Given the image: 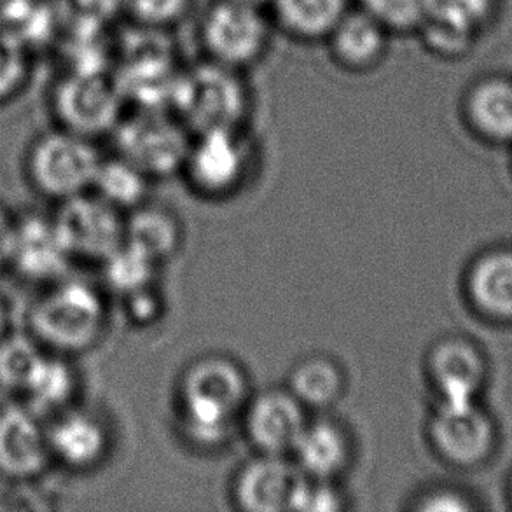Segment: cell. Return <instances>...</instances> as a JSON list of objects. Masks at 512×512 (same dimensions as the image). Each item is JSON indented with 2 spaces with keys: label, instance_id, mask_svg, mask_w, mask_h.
<instances>
[{
  "label": "cell",
  "instance_id": "obj_10",
  "mask_svg": "<svg viewBox=\"0 0 512 512\" xmlns=\"http://www.w3.org/2000/svg\"><path fill=\"white\" fill-rule=\"evenodd\" d=\"M250 156L252 149L243 128L208 130L193 135L184 168L201 193L219 196L242 184Z\"/></svg>",
  "mask_w": 512,
  "mask_h": 512
},
{
  "label": "cell",
  "instance_id": "obj_11",
  "mask_svg": "<svg viewBox=\"0 0 512 512\" xmlns=\"http://www.w3.org/2000/svg\"><path fill=\"white\" fill-rule=\"evenodd\" d=\"M243 425L252 446L266 455H292L305 430L306 408L289 388H270L250 397Z\"/></svg>",
  "mask_w": 512,
  "mask_h": 512
},
{
  "label": "cell",
  "instance_id": "obj_14",
  "mask_svg": "<svg viewBox=\"0 0 512 512\" xmlns=\"http://www.w3.org/2000/svg\"><path fill=\"white\" fill-rule=\"evenodd\" d=\"M390 37L387 28L355 6L327 37V51L338 69L369 74L385 62Z\"/></svg>",
  "mask_w": 512,
  "mask_h": 512
},
{
  "label": "cell",
  "instance_id": "obj_28",
  "mask_svg": "<svg viewBox=\"0 0 512 512\" xmlns=\"http://www.w3.org/2000/svg\"><path fill=\"white\" fill-rule=\"evenodd\" d=\"M76 390L74 371L67 362L42 355L25 392L37 408L56 409L69 401Z\"/></svg>",
  "mask_w": 512,
  "mask_h": 512
},
{
  "label": "cell",
  "instance_id": "obj_9",
  "mask_svg": "<svg viewBox=\"0 0 512 512\" xmlns=\"http://www.w3.org/2000/svg\"><path fill=\"white\" fill-rule=\"evenodd\" d=\"M65 247L74 257L104 263L125 242V219L119 208L98 194L67 198L55 219Z\"/></svg>",
  "mask_w": 512,
  "mask_h": 512
},
{
  "label": "cell",
  "instance_id": "obj_1",
  "mask_svg": "<svg viewBox=\"0 0 512 512\" xmlns=\"http://www.w3.org/2000/svg\"><path fill=\"white\" fill-rule=\"evenodd\" d=\"M182 427L201 446L224 443L250 399L249 381L235 360L207 355L194 360L179 387Z\"/></svg>",
  "mask_w": 512,
  "mask_h": 512
},
{
  "label": "cell",
  "instance_id": "obj_24",
  "mask_svg": "<svg viewBox=\"0 0 512 512\" xmlns=\"http://www.w3.org/2000/svg\"><path fill=\"white\" fill-rule=\"evenodd\" d=\"M467 112L486 137L512 139V84L504 79L479 83L467 98Z\"/></svg>",
  "mask_w": 512,
  "mask_h": 512
},
{
  "label": "cell",
  "instance_id": "obj_22",
  "mask_svg": "<svg viewBox=\"0 0 512 512\" xmlns=\"http://www.w3.org/2000/svg\"><path fill=\"white\" fill-rule=\"evenodd\" d=\"M125 242L160 263L179 247V222L167 208L142 203L125 219Z\"/></svg>",
  "mask_w": 512,
  "mask_h": 512
},
{
  "label": "cell",
  "instance_id": "obj_4",
  "mask_svg": "<svg viewBox=\"0 0 512 512\" xmlns=\"http://www.w3.org/2000/svg\"><path fill=\"white\" fill-rule=\"evenodd\" d=\"M114 142L121 158L133 163L147 177H165L184 168L193 133L167 109H126L114 128Z\"/></svg>",
  "mask_w": 512,
  "mask_h": 512
},
{
  "label": "cell",
  "instance_id": "obj_33",
  "mask_svg": "<svg viewBox=\"0 0 512 512\" xmlns=\"http://www.w3.org/2000/svg\"><path fill=\"white\" fill-rule=\"evenodd\" d=\"M193 0H125L123 14L133 25L170 30L186 18Z\"/></svg>",
  "mask_w": 512,
  "mask_h": 512
},
{
  "label": "cell",
  "instance_id": "obj_18",
  "mask_svg": "<svg viewBox=\"0 0 512 512\" xmlns=\"http://www.w3.org/2000/svg\"><path fill=\"white\" fill-rule=\"evenodd\" d=\"M292 455L308 478L336 481L352 462V437L333 418L310 420Z\"/></svg>",
  "mask_w": 512,
  "mask_h": 512
},
{
  "label": "cell",
  "instance_id": "obj_2",
  "mask_svg": "<svg viewBox=\"0 0 512 512\" xmlns=\"http://www.w3.org/2000/svg\"><path fill=\"white\" fill-rule=\"evenodd\" d=\"M180 72L177 49L168 30L132 23L116 42L112 74L126 107L172 111Z\"/></svg>",
  "mask_w": 512,
  "mask_h": 512
},
{
  "label": "cell",
  "instance_id": "obj_31",
  "mask_svg": "<svg viewBox=\"0 0 512 512\" xmlns=\"http://www.w3.org/2000/svg\"><path fill=\"white\" fill-rule=\"evenodd\" d=\"M42 353L27 336H11L0 343V385L25 390Z\"/></svg>",
  "mask_w": 512,
  "mask_h": 512
},
{
  "label": "cell",
  "instance_id": "obj_16",
  "mask_svg": "<svg viewBox=\"0 0 512 512\" xmlns=\"http://www.w3.org/2000/svg\"><path fill=\"white\" fill-rule=\"evenodd\" d=\"M11 261L32 280H60L69 271L72 256L55 221L34 215L14 226Z\"/></svg>",
  "mask_w": 512,
  "mask_h": 512
},
{
  "label": "cell",
  "instance_id": "obj_17",
  "mask_svg": "<svg viewBox=\"0 0 512 512\" xmlns=\"http://www.w3.org/2000/svg\"><path fill=\"white\" fill-rule=\"evenodd\" d=\"M495 0H436V7L418 34L441 56H457L471 46L493 13Z\"/></svg>",
  "mask_w": 512,
  "mask_h": 512
},
{
  "label": "cell",
  "instance_id": "obj_7",
  "mask_svg": "<svg viewBox=\"0 0 512 512\" xmlns=\"http://www.w3.org/2000/svg\"><path fill=\"white\" fill-rule=\"evenodd\" d=\"M51 104L63 130L88 139L114 132L128 109L112 70H63L51 91Z\"/></svg>",
  "mask_w": 512,
  "mask_h": 512
},
{
  "label": "cell",
  "instance_id": "obj_8",
  "mask_svg": "<svg viewBox=\"0 0 512 512\" xmlns=\"http://www.w3.org/2000/svg\"><path fill=\"white\" fill-rule=\"evenodd\" d=\"M100 163L91 139L63 128L37 140L30 154V172L37 186L63 200L93 187Z\"/></svg>",
  "mask_w": 512,
  "mask_h": 512
},
{
  "label": "cell",
  "instance_id": "obj_38",
  "mask_svg": "<svg viewBox=\"0 0 512 512\" xmlns=\"http://www.w3.org/2000/svg\"><path fill=\"white\" fill-rule=\"evenodd\" d=\"M236 2H243V4H250V6L263 7V9H266L268 4H270V0H236Z\"/></svg>",
  "mask_w": 512,
  "mask_h": 512
},
{
  "label": "cell",
  "instance_id": "obj_35",
  "mask_svg": "<svg viewBox=\"0 0 512 512\" xmlns=\"http://www.w3.org/2000/svg\"><path fill=\"white\" fill-rule=\"evenodd\" d=\"M128 299V312L130 317L142 324H149L151 320L156 319V315L160 313V299L154 294L153 285L142 289V291L133 292Z\"/></svg>",
  "mask_w": 512,
  "mask_h": 512
},
{
  "label": "cell",
  "instance_id": "obj_19",
  "mask_svg": "<svg viewBox=\"0 0 512 512\" xmlns=\"http://www.w3.org/2000/svg\"><path fill=\"white\" fill-rule=\"evenodd\" d=\"M429 367L441 401H474L485 380L481 355L464 340L441 341L430 353Z\"/></svg>",
  "mask_w": 512,
  "mask_h": 512
},
{
  "label": "cell",
  "instance_id": "obj_3",
  "mask_svg": "<svg viewBox=\"0 0 512 512\" xmlns=\"http://www.w3.org/2000/svg\"><path fill=\"white\" fill-rule=\"evenodd\" d=\"M252 97L240 70L203 62L182 69L172 111L193 135L221 128H243Z\"/></svg>",
  "mask_w": 512,
  "mask_h": 512
},
{
  "label": "cell",
  "instance_id": "obj_29",
  "mask_svg": "<svg viewBox=\"0 0 512 512\" xmlns=\"http://www.w3.org/2000/svg\"><path fill=\"white\" fill-rule=\"evenodd\" d=\"M390 35L418 34L436 7V0H353Z\"/></svg>",
  "mask_w": 512,
  "mask_h": 512
},
{
  "label": "cell",
  "instance_id": "obj_6",
  "mask_svg": "<svg viewBox=\"0 0 512 512\" xmlns=\"http://www.w3.org/2000/svg\"><path fill=\"white\" fill-rule=\"evenodd\" d=\"M30 322L46 345L79 352L90 348L104 331V301L83 280H63L35 305Z\"/></svg>",
  "mask_w": 512,
  "mask_h": 512
},
{
  "label": "cell",
  "instance_id": "obj_32",
  "mask_svg": "<svg viewBox=\"0 0 512 512\" xmlns=\"http://www.w3.org/2000/svg\"><path fill=\"white\" fill-rule=\"evenodd\" d=\"M32 76V53L0 28V104L16 97Z\"/></svg>",
  "mask_w": 512,
  "mask_h": 512
},
{
  "label": "cell",
  "instance_id": "obj_36",
  "mask_svg": "<svg viewBox=\"0 0 512 512\" xmlns=\"http://www.w3.org/2000/svg\"><path fill=\"white\" fill-rule=\"evenodd\" d=\"M420 511H465L469 509V502L455 492H434L423 497L418 504Z\"/></svg>",
  "mask_w": 512,
  "mask_h": 512
},
{
  "label": "cell",
  "instance_id": "obj_34",
  "mask_svg": "<svg viewBox=\"0 0 512 512\" xmlns=\"http://www.w3.org/2000/svg\"><path fill=\"white\" fill-rule=\"evenodd\" d=\"M345 507V497L334 481L303 476L292 500L291 511L334 512Z\"/></svg>",
  "mask_w": 512,
  "mask_h": 512
},
{
  "label": "cell",
  "instance_id": "obj_39",
  "mask_svg": "<svg viewBox=\"0 0 512 512\" xmlns=\"http://www.w3.org/2000/svg\"><path fill=\"white\" fill-rule=\"evenodd\" d=\"M4 327H6V308H4V303L0 299V334L4 331Z\"/></svg>",
  "mask_w": 512,
  "mask_h": 512
},
{
  "label": "cell",
  "instance_id": "obj_12",
  "mask_svg": "<svg viewBox=\"0 0 512 512\" xmlns=\"http://www.w3.org/2000/svg\"><path fill=\"white\" fill-rule=\"evenodd\" d=\"M430 437L446 460L476 464L492 448V423L474 401H441L430 422Z\"/></svg>",
  "mask_w": 512,
  "mask_h": 512
},
{
  "label": "cell",
  "instance_id": "obj_13",
  "mask_svg": "<svg viewBox=\"0 0 512 512\" xmlns=\"http://www.w3.org/2000/svg\"><path fill=\"white\" fill-rule=\"evenodd\" d=\"M296 462L284 455H266L252 458L236 474L233 495L243 511H291L292 500L303 479Z\"/></svg>",
  "mask_w": 512,
  "mask_h": 512
},
{
  "label": "cell",
  "instance_id": "obj_20",
  "mask_svg": "<svg viewBox=\"0 0 512 512\" xmlns=\"http://www.w3.org/2000/svg\"><path fill=\"white\" fill-rule=\"evenodd\" d=\"M353 0H270L273 27L299 42H326Z\"/></svg>",
  "mask_w": 512,
  "mask_h": 512
},
{
  "label": "cell",
  "instance_id": "obj_37",
  "mask_svg": "<svg viewBox=\"0 0 512 512\" xmlns=\"http://www.w3.org/2000/svg\"><path fill=\"white\" fill-rule=\"evenodd\" d=\"M13 238L14 224H11L7 215L0 210V268L11 261Z\"/></svg>",
  "mask_w": 512,
  "mask_h": 512
},
{
  "label": "cell",
  "instance_id": "obj_23",
  "mask_svg": "<svg viewBox=\"0 0 512 512\" xmlns=\"http://www.w3.org/2000/svg\"><path fill=\"white\" fill-rule=\"evenodd\" d=\"M287 388L306 409H327L340 401L345 374L331 357L312 355L294 366Z\"/></svg>",
  "mask_w": 512,
  "mask_h": 512
},
{
  "label": "cell",
  "instance_id": "obj_25",
  "mask_svg": "<svg viewBox=\"0 0 512 512\" xmlns=\"http://www.w3.org/2000/svg\"><path fill=\"white\" fill-rule=\"evenodd\" d=\"M469 287L472 298L485 312L512 317V252L481 259L472 270Z\"/></svg>",
  "mask_w": 512,
  "mask_h": 512
},
{
  "label": "cell",
  "instance_id": "obj_5",
  "mask_svg": "<svg viewBox=\"0 0 512 512\" xmlns=\"http://www.w3.org/2000/svg\"><path fill=\"white\" fill-rule=\"evenodd\" d=\"M270 14L236 0H212L200 21V42L210 62L243 70L261 62L271 44Z\"/></svg>",
  "mask_w": 512,
  "mask_h": 512
},
{
  "label": "cell",
  "instance_id": "obj_15",
  "mask_svg": "<svg viewBox=\"0 0 512 512\" xmlns=\"http://www.w3.org/2000/svg\"><path fill=\"white\" fill-rule=\"evenodd\" d=\"M48 430L30 409L11 406L0 413V471L32 478L48 464Z\"/></svg>",
  "mask_w": 512,
  "mask_h": 512
},
{
  "label": "cell",
  "instance_id": "obj_27",
  "mask_svg": "<svg viewBox=\"0 0 512 512\" xmlns=\"http://www.w3.org/2000/svg\"><path fill=\"white\" fill-rule=\"evenodd\" d=\"M156 261L144 252L123 242L119 249L104 261V273L107 284L112 291L123 296L151 287L156 273Z\"/></svg>",
  "mask_w": 512,
  "mask_h": 512
},
{
  "label": "cell",
  "instance_id": "obj_30",
  "mask_svg": "<svg viewBox=\"0 0 512 512\" xmlns=\"http://www.w3.org/2000/svg\"><path fill=\"white\" fill-rule=\"evenodd\" d=\"M125 0H51L60 32L109 30L123 14Z\"/></svg>",
  "mask_w": 512,
  "mask_h": 512
},
{
  "label": "cell",
  "instance_id": "obj_26",
  "mask_svg": "<svg viewBox=\"0 0 512 512\" xmlns=\"http://www.w3.org/2000/svg\"><path fill=\"white\" fill-rule=\"evenodd\" d=\"M147 180L149 177L140 168L118 156L102 160L93 187L100 198L119 210H133L146 200Z\"/></svg>",
  "mask_w": 512,
  "mask_h": 512
},
{
  "label": "cell",
  "instance_id": "obj_21",
  "mask_svg": "<svg viewBox=\"0 0 512 512\" xmlns=\"http://www.w3.org/2000/svg\"><path fill=\"white\" fill-rule=\"evenodd\" d=\"M48 437L51 455L77 469L97 464L109 444L102 422L84 411L63 415L53 429L48 430Z\"/></svg>",
  "mask_w": 512,
  "mask_h": 512
}]
</instances>
